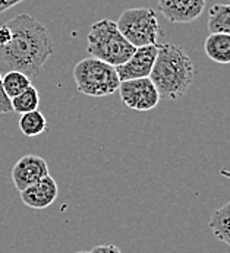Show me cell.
Segmentation results:
<instances>
[{"mask_svg":"<svg viewBox=\"0 0 230 253\" xmlns=\"http://www.w3.org/2000/svg\"><path fill=\"white\" fill-rule=\"evenodd\" d=\"M6 24L12 37L0 45V73L18 71L30 79L39 76L54 53V42L48 30L28 13H19Z\"/></svg>","mask_w":230,"mask_h":253,"instance_id":"6da1fadb","label":"cell"},{"mask_svg":"<svg viewBox=\"0 0 230 253\" xmlns=\"http://www.w3.org/2000/svg\"><path fill=\"white\" fill-rule=\"evenodd\" d=\"M158 51L150 79L160 98L178 100L186 94L195 78V68L186 51L175 44H157Z\"/></svg>","mask_w":230,"mask_h":253,"instance_id":"7a4b0ae2","label":"cell"},{"mask_svg":"<svg viewBox=\"0 0 230 253\" xmlns=\"http://www.w3.org/2000/svg\"><path fill=\"white\" fill-rule=\"evenodd\" d=\"M135 51V47L120 34L115 21L100 19L94 22L87 36V53L112 66L123 65Z\"/></svg>","mask_w":230,"mask_h":253,"instance_id":"3957f363","label":"cell"},{"mask_svg":"<svg viewBox=\"0 0 230 253\" xmlns=\"http://www.w3.org/2000/svg\"><path fill=\"white\" fill-rule=\"evenodd\" d=\"M78 91L88 97H107L119 89L120 79L115 66L94 57L78 62L74 68Z\"/></svg>","mask_w":230,"mask_h":253,"instance_id":"277c9868","label":"cell"},{"mask_svg":"<svg viewBox=\"0 0 230 253\" xmlns=\"http://www.w3.org/2000/svg\"><path fill=\"white\" fill-rule=\"evenodd\" d=\"M120 34L135 48L154 45L160 36V24L157 15L150 7L126 9L116 22Z\"/></svg>","mask_w":230,"mask_h":253,"instance_id":"5b68a950","label":"cell"},{"mask_svg":"<svg viewBox=\"0 0 230 253\" xmlns=\"http://www.w3.org/2000/svg\"><path fill=\"white\" fill-rule=\"evenodd\" d=\"M117 91L123 104L135 111H150L160 103V94L150 78L123 81Z\"/></svg>","mask_w":230,"mask_h":253,"instance_id":"8992f818","label":"cell"},{"mask_svg":"<svg viewBox=\"0 0 230 253\" xmlns=\"http://www.w3.org/2000/svg\"><path fill=\"white\" fill-rule=\"evenodd\" d=\"M46 176H48L47 161L33 154L21 157L12 169V181L18 192L36 184Z\"/></svg>","mask_w":230,"mask_h":253,"instance_id":"52a82bcc","label":"cell"},{"mask_svg":"<svg viewBox=\"0 0 230 253\" xmlns=\"http://www.w3.org/2000/svg\"><path fill=\"white\" fill-rule=\"evenodd\" d=\"M157 51H158L157 44L135 48L134 54L123 65L116 68L120 82L139 79V78H150V73L153 71L154 62L157 57Z\"/></svg>","mask_w":230,"mask_h":253,"instance_id":"ba28073f","label":"cell"},{"mask_svg":"<svg viewBox=\"0 0 230 253\" xmlns=\"http://www.w3.org/2000/svg\"><path fill=\"white\" fill-rule=\"evenodd\" d=\"M205 0H158V9L172 24H188L201 16Z\"/></svg>","mask_w":230,"mask_h":253,"instance_id":"9c48e42d","label":"cell"},{"mask_svg":"<svg viewBox=\"0 0 230 253\" xmlns=\"http://www.w3.org/2000/svg\"><path fill=\"white\" fill-rule=\"evenodd\" d=\"M21 201L31 210H46L59 196V187L56 180L48 174L36 184L19 192Z\"/></svg>","mask_w":230,"mask_h":253,"instance_id":"30bf717a","label":"cell"},{"mask_svg":"<svg viewBox=\"0 0 230 253\" xmlns=\"http://www.w3.org/2000/svg\"><path fill=\"white\" fill-rule=\"evenodd\" d=\"M207 57L219 65H230V34L211 33L204 42Z\"/></svg>","mask_w":230,"mask_h":253,"instance_id":"8fae6325","label":"cell"},{"mask_svg":"<svg viewBox=\"0 0 230 253\" xmlns=\"http://www.w3.org/2000/svg\"><path fill=\"white\" fill-rule=\"evenodd\" d=\"M208 227L220 242L230 246V202L213 212Z\"/></svg>","mask_w":230,"mask_h":253,"instance_id":"7c38bea8","label":"cell"},{"mask_svg":"<svg viewBox=\"0 0 230 253\" xmlns=\"http://www.w3.org/2000/svg\"><path fill=\"white\" fill-rule=\"evenodd\" d=\"M18 125H19V130L27 138L39 136L41 133H44L46 129H47V120H46L44 114L40 110L21 114Z\"/></svg>","mask_w":230,"mask_h":253,"instance_id":"4fadbf2b","label":"cell"},{"mask_svg":"<svg viewBox=\"0 0 230 253\" xmlns=\"http://www.w3.org/2000/svg\"><path fill=\"white\" fill-rule=\"evenodd\" d=\"M1 85H3L6 95L12 100V98L18 97L19 94H22L25 89H28L33 84H31V79L22 72L9 71V72L3 73Z\"/></svg>","mask_w":230,"mask_h":253,"instance_id":"5bb4252c","label":"cell"},{"mask_svg":"<svg viewBox=\"0 0 230 253\" xmlns=\"http://www.w3.org/2000/svg\"><path fill=\"white\" fill-rule=\"evenodd\" d=\"M208 30L211 33L230 34V4H214L208 12Z\"/></svg>","mask_w":230,"mask_h":253,"instance_id":"9a60e30c","label":"cell"},{"mask_svg":"<svg viewBox=\"0 0 230 253\" xmlns=\"http://www.w3.org/2000/svg\"><path fill=\"white\" fill-rule=\"evenodd\" d=\"M10 106H12V111L18 113L19 116L39 110L40 94L39 91H37V88L31 85L22 94H19L18 97L12 98L10 100Z\"/></svg>","mask_w":230,"mask_h":253,"instance_id":"2e32d148","label":"cell"},{"mask_svg":"<svg viewBox=\"0 0 230 253\" xmlns=\"http://www.w3.org/2000/svg\"><path fill=\"white\" fill-rule=\"evenodd\" d=\"M13 113L12 106H10V98L6 95L3 85H1V75H0V114H9Z\"/></svg>","mask_w":230,"mask_h":253,"instance_id":"e0dca14e","label":"cell"},{"mask_svg":"<svg viewBox=\"0 0 230 253\" xmlns=\"http://www.w3.org/2000/svg\"><path fill=\"white\" fill-rule=\"evenodd\" d=\"M90 253H122L120 252V249L115 246V245H112V243H109V245H100V246H95L92 251Z\"/></svg>","mask_w":230,"mask_h":253,"instance_id":"ac0fdd59","label":"cell"},{"mask_svg":"<svg viewBox=\"0 0 230 253\" xmlns=\"http://www.w3.org/2000/svg\"><path fill=\"white\" fill-rule=\"evenodd\" d=\"M22 1H25V0H0V13L9 10L10 7H13L16 4L22 3Z\"/></svg>","mask_w":230,"mask_h":253,"instance_id":"d6986e66","label":"cell"},{"mask_svg":"<svg viewBox=\"0 0 230 253\" xmlns=\"http://www.w3.org/2000/svg\"><path fill=\"white\" fill-rule=\"evenodd\" d=\"M75 253H90V252H75Z\"/></svg>","mask_w":230,"mask_h":253,"instance_id":"ffe728a7","label":"cell"}]
</instances>
